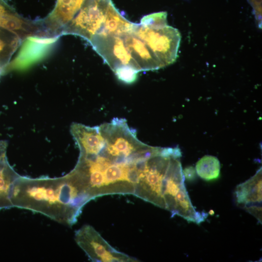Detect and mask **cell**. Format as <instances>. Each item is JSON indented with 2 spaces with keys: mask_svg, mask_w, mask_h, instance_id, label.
Segmentation results:
<instances>
[{
  "mask_svg": "<svg viewBox=\"0 0 262 262\" xmlns=\"http://www.w3.org/2000/svg\"><path fill=\"white\" fill-rule=\"evenodd\" d=\"M12 205L72 225L92 196L69 174L59 178L19 176L12 186Z\"/></svg>",
  "mask_w": 262,
  "mask_h": 262,
  "instance_id": "1",
  "label": "cell"
},
{
  "mask_svg": "<svg viewBox=\"0 0 262 262\" xmlns=\"http://www.w3.org/2000/svg\"><path fill=\"white\" fill-rule=\"evenodd\" d=\"M133 33L146 43L162 68L176 61L181 39L177 29L168 24L148 27L136 23Z\"/></svg>",
  "mask_w": 262,
  "mask_h": 262,
  "instance_id": "2",
  "label": "cell"
},
{
  "mask_svg": "<svg viewBox=\"0 0 262 262\" xmlns=\"http://www.w3.org/2000/svg\"><path fill=\"white\" fill-rule=\"evenodd\" d=\"M111 0H87L64 29L62 35H76L89 42L102 28L108 5Z\"/></svg>",
  "mask_w": 262,
  "mask_h": 262,
  "instance_id": "3",
  "label": "cell"
},
{
  "mask_svg": "<svg viewBox=\"0 0 262 262\" xmlns=\"http://www.w3.org/2000/svg\"><path fill=\"white\" fill-rule=\"evenodd\" d=\"M60 36L33 35L25 38L16 56L4 72L25 70L44 60L52 52Z\"/></svg>",
  "mask_w": 262,
  "mask_h": 262,
  "instance_id": "4",
  "label": "cell"
},
{
  "mask_svg": "<svg viewBox=\"0 0 262 262\" xmlns=\"http://www.w3.org/2000/svg\"><path fill=\"white\" fill-rule=\"evenodd\" d=\"M89 43L113 71L119 66L127 65L139 72L141 71L128 50L122 35H96Z\"/></svg>",
  "mask_w": 262,
  "mask_h": 262,
  "instance_id": "5",
  "label": "cell"
},
{
  "mask_svg": "<svg viewBox=\"0 0 262 262\" xmlns=\"http://www.w3.org/2000/svg\"><path fill=\"white\" fill-rule=\"evenodd\" d=\"M261 167L254 176L238 184L234 195L238 206L256 217L262 224V173Z\"/></svg>",
  "mask_w": 262,
  "mask_h": 262,
  "instance_id": "6",
  "label": "cell"
},
{
  "mask_svg": "<svg viewBox=\"0 0 262 262\" xmlns=\"http://www.w3.org/2000/svg\"><path fill=\"white\" fill-rule=\"evenodd\" d=\"M124 43L141 71L162 68L146 43L133 32L122 35Z\"/></svg>",
  "mask_w": 262,
  "mask_h": 262,
  "instance_id": "7",
  "label": "cell"
},
{
  "mask_svg": "<svg viewBox=\"0 0 262 262\" xmlns=\"http://www.w3.org/2000/svg\"><path fill=\"white\" fill-rule=\"evenodd\" d=\"M93 229L89 226L84 227L76 234L79 245L93 260L99 257L103 262H119V258L114 257L98 241Z\"/></svg>",
  "mask_w": 262,
  "mask_h": 262,
  "instance_id": "8",
  "label": "cell"
},
{
  "mask_svg": "<svg viewBox=\"0 0 262 262\" xmlns=\"http://www.w3.org/2000/svg\"><path fill=\"white\" fill-rule=\"evenodd\" d=\"M135 25L136 23L122 16L111 0L108 6L104 24L95 36L123 35L132 32Z\"/></svg>",
  "mask_w": 262,
  "mask_h": 262,
  "instance_id": "9",
  "label": "cell"
},
{
  "mask_svg": "<svg viewBox=\"0 0 262 262\" xmlns=\"http://www.w3.org/2000/svg\"><path fill=\"white\" fill-rule=\"evenodd\" d=\"M22 41L15 34L0 27V76Z\"/></svg>",
  "mask_w": 262,
  "mask_h": 262,
  "instance_id": "10",
  "label": "cell"
},
{
  "mask_svg": "<svg viewBox=\"0 0 262 262\" xmlns=\"http://www.w3.org/2000/svg\"><path fill=\"white\" fill-rule=\"evenodd\" d=\"M220 163L218 158L212 155H205L196 163V174L202 179L210 181L217 179L220 176Z\"/></svg>",
  "mask_w": 262,
  "mask_h": 262,
  "instance_id": "11",
  "label": "cell"
},
{
  "mask_svg": "<svg viewBox=\"0 0 262 262\" xmlns=\"http://www.w3.org/2000/svg\"><path fill=\"white\" fill-rule=\"evenodd\" d=\"M8 164L6 156L0 159V197L7 198L12 186L19 177Z\"/></svg>",
  "mask_w": 262,
  "mask_h": 262,
  "instance_id": "12",
  "label": "cell"
},
{
  "mask_svg": "<svg viewBox=\"0 0 262 262\" xmlns=\"http://www.w3.org/2000/svg\"><path fill=\"white\" fill-rule=\"evenodd\" d=\"M113 72L120 81L128 84L132 83L136 81L139 72L133 67L127 65L119 66Z\"/></svg>",
  "mask_w": 262,
  "mask_h": 262,
  "instance_id": "13",
  "label": "cell"
},
{
  "mask_svg": "<svg viewBox=\"0 0 262 262\" xmlns=\"http://www.w3.org/2000/svg\"><path fill=\"white\" fill-rule=\"evenodd\" d=\"M167 13L160 12L149 14L143 16L141 19L142 26L154 27L167 24Z\"/></svg>",
  "mask_w": 262,
  "mask_h": 262,
  "instance_id": "14",
  "label": "cell"
},
{
  "mask_svg": "<svg viewBox=\"0 0 262 262\" xmlns=\"http://www.w3.org/2000/svg\"><path fill=\"white\" fill-rule=\"evenodd\" d=\"M184 178L189 181L194 180L196 178V171L193 166H189L183 170Z\"/></svg>",
  "mask_w": 262,
  "mask_h": 262,
  "instance_id": "15",
  "label": "cell"
}]
</instances>
